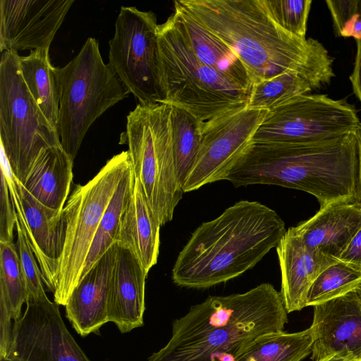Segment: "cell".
I'll use <instances>...</instances> for the list:
<instances>
[{"label": "cell", "instance_id": "cell-25", "mask_svg": "<svg viewBox=\"0 0 361 361\" xmlns=\"http://www.w3.org/2000/svg\"><path fill=\"white\" fill-rule=\"evenodd\" d=\"M314 338L311 327L294 333L263 334L243 348L236 361H301L312 353Z\"/></svg>", "mask_w": 361, "mask_h": 361}, {"label": "cell", "instance_id": "cell-11", "mask_svg": "<svg viewBox=\"0 0 361 361\" xmlns=\"http://www.w3.org/2000/svg\"><path fill=\"white\" fill-rule=\"evenodd\" d=\"M361 122L353 104L326 94L296 96L269 111L253 142H305L357 133Z\"/></svg>", "mask_w": 361, "mask_h": 361}, {"label": "cell", "instance_id": "cell-26", "mask_svg": "<svg viewBox=\"0 0 361 361\" xmlns=\"http://www.w3.org/2000/svg\"><path fill=\"white\" fill-rule=\"evenodd\" d=\"M27 290L16 245L0 242V320L18 322Z\"/></svg>", "mask_w": 361, "mask_h": 361}, {"label": "cell", "instance_id": "cell-35", "mask_svg": "<svg viewBox=\"0 0 361 361\" xmlns=\"http://www.w3.org/2000/svg\"><path fill=\"white\" fill-rule=\"evenodd\" d=\"M336 260L361 272V228Z\"/></svg>", "mask_w": 361, "mask_h": 361}, {"label": "cell", "instance_id": "cell-6", "mask_svg": "<svg viewBox=\"0 0 361 361\" xmlns=\"http://www.w3.org/2000/svg\"><path fill=\"white\" fill-rule=\"evenodd\" d=\"M55 72L59 90L57 132L61 147L74 160L94 121L130 92L104 62L94 37H88L78 55Z\"/></svg>", "mask_w": 361, "mask_h": 361}, {"label": "cell", "instance_id": "cell-23", "mask_svg": "<svg viewBox=\"0 0 361 361\" xmlns=\"http://www.w3.org/2000/svg\"><path fill=\"white\" fill-rule=\"evenodd\" d=\"M73 159L61 145L43 149L22 183L43 205L62 211L73 180Z\"/></svg>", "mask_w": 361, "mask_h": 361}, {"label": "cell", "instance_id": "cell-37", "mask_svg": "<svg viewBox=\"0 0 361 361\" xmlns=\"http://www.w3.org/2000/svg\"><path fill=\"white\" fill-rule=\"evenodd\" d=\"M340 37H352L355 40L361 39V13L359 10L345 23Z\"/></svg>", "mask_w": 361, "mask_h": 361}, {"label": "cell", "instance_id": "cell-2", "mask_svg": "<svg viewBox=\"0 0 361 361\" xmlns=\"http://www.w3.org/2000/svg\"><path fill=\"white\" fill-rule=\"evenodd\" d=\"M224 180L235 188L260 184L302 190L320 207L355 202L357 133L305 142H253Z\"/></svg>", "mask_w": 361, "mask_h": 361}, {"label": "cell", "instance_id": "cell-13", "mask_svg": "<svg viewBox=\"0 0 361 361\" xmlns=\"http://www.w3.org/2000/svg\"><path fill=\"white\" fill-rule=\"evenodd\" d=\"M6 361H91L66 328L59 305L28 299L14 323Z\"/></svg>", "mask_w": 361, "mask_h": 361}, {"label": "cell", "instance_id": "cell-31", "mask_svg": "<svg viewBox=\"0 0 361 361\" xmlns=\"http://www.w3.org/2000/svg\"><path fill=\"white\" fill-rule=\"evenodd\" d=\"M271 18L283 30L306 38L312 0H262Z\"/></svg>", "mask_w": 361, "mask_h": 361}, {"label": "cell", "instance_id": "cell-41", "mask_svg": "<svg viewBox=\"0 0 361 361\" xmlns=\"http://www.w3.org/2000/svg\"><path fill=\"white\" fill-rule=\"evenodd\" d=\"M357 293L361 297V286L359 287V288L357 290Z\"/></svg>", "mask_w": 361, "mask_h": 361}, {"label": "cell", "instance_id": "cell-36", "mask_svg": "<svg viewBox=\"0 0 361 361\" xmlns=\"http://www.w3.org/2000/svg\"><path fill=\"white\" fill-rule=\"evenodd\" d=\"M356 54L353 70L350 75L353 93L361 104V39L355 40Z\"/></svg>", "mask_w": 361, "mask_h": 361}, {"label": "cell", "instance_id": "cell-8", "mask_svg": "<svg viewBox=\"0 0 361 361\" xmlns=\"http://www.w3.org/2000/svg\"><path fill=\"white\" fill-rule=\"evenodd\" d=\"M131 166L128 151L114 156L85 185H76L61 213L63 246L54 301L66 306L80 279L100 220Z\"/></svg>", "mask_w": 361, "mask_h": 361}, {"label": "cell", "instance_id": "cell-16", "mask_svg": "<svg viewBox=\"0 0 361 361\" xmlns=\"http://www.w3.org/2000/svg\"><path fill=\"white\" fill-rule=\"evenodd\" d=\"M311 328V359L319 361L337 353L361 357V297L357 291L315 305Z\"/></svg>", "mask_w": 361, "mask_h": 361}, {"label": "cell", "instance_id": "cell-5", "mask_svg": "<svg viewBox=\"0 0 361 361\" xmlns=\"http://www.w3.org/2000/svg\"><path fill=\"white\" fill-rule=\"evenodd\" d=\"M163 104L208 121L247 105L250 92L202 63L171 16L158 26Z\"/></svg>", "mask_w": 361, "mask_h": 361}, {"label": "cell", "instance_id": "cell-4", "mask_svg": "<svg viewBox=\"0 0 361 361\" xmlns=\"http://www.w3.org/2000/svg\"><path fill=\"white\" fill-rule=\"evenodd\" d=\"M287 314L280 292L268 283L209 296L173 322L170 339L147 361H209L216 353L235 357L257 337L283 331Z\"/></svg>", "mask_w": 361, "mask_h": 361}, {"label": "cell", "instance_id": "cell-14", "mask_svg": "<svg viewBox=\"0 0 361 361\" xmlns=\"http://www.w3.org/2000/svg\"><path fill=\"white\" fill-rule=\"evenodd\" d=\"M74 0H1L0 50L49 49Z\"/></svg>", "mask_w": 361, "mask_h": 361}, {"label": "cell", "instance_id": "cell-43", "mask_svg": "<svg viewBox=\"0 0 361 361\" xmlns=\"http://www.w3.org/2000/svg\"></svg>", "mask_w": 361, "mask_h": 361}, {"label": "cell", "instance_id": "cell-38", "mask_svg": "<svg viewBox=\"0 0 361 361\" xmlns=\"http://www.w3.org/2000/svg\"><path fill=\"white\" fill-rule=\"evenodd\" d=\"M357 148H358V185L357 199L355 203L361 206V127L357 132Z\"/></svg>", "mask_w": 361, "mask_h": 361}, {"label": "cell", "instance_id": "cell-21", "mask_svg": "<svg viewBox=\"0 0 361 361\" xmlns=\"http://www.w3.org/2000/svg\"><path fill=\"white\" fill-rule=\"evenodd\" d=\"M160 227L142 184L135 176L130 195L121 216L116 243L133 252L147 274L157 262Z\"/></svg>", "mask_w": 361, "mask_h": 361}, {"label": "cell", "instance_id": "cell-29", "mask_svg": "<svg viewBox=\"0 0 361 361\" xmlns=\"http://www.w3.org/2000/svg\"><path fill=\"white\" fill-rule=\"evenodd\" d=\"M317 90L312 83L296 71H287L252 86L247 106L270 111L288 100Z\"/></svg>", "mask_w": 361, "mask_h": 361}, {"label": "cell", "instance_id": "cell-39", "mask_svg": "<svg viewBox=\"0 0 361 361\" xmlns=\"http://www.w3.org/2000/svg\"><path fill=\"white\" fill-rule=\"evenodd\" d=\"M359 359L346 353H337L319 361H357Z\"/></svg>", "mask_w": 361, "mask_h": 361}, {"label": "cell", "instance_id": "cell-30", "mask_svg": "<svg viewBox=\"0 0 361 361\" xmlns=\"http://www.w3.org/2000/svg\"><path fill=\"white\" fill-rule=\"evenodd\" d=\"M361 272L337 262L324 269L314 280L307 295V306H315L357 291Z\"/></svg>", "mask_w": 361, "mask_h": 361}, {"label": "cell", "instance_id": "cell-22", "mask_svg": "<svg viewBox=\"0 0 361 361\" xmlns=\"http://www.w3.org/2000/svg\"><path fill=\"white\" fill-rule=\"evenodd\" d=\"M195 56L243 90L250 92L247 72L235 54L192 17L178 1L171 15Z\"/></svg>", "mask_w": 361, "mask_h": 361}, {"label": "cell", "instance_id": "cell-28", "mask_svg": "<svg viewBox=\"0 0 361 361\" xmlns=\"http://www.w3.org/2000/svg\"><path fill=\"white\" fill-rule=\"evenodd\" d=\"M134 177L131 165L117 186L100 220L81 277L116 243L121 216L130 195Z\"/></svg>", "mask_w": 361, "mask_h": 361}, {"label": "cell", "instance_id": "cell-40", "mask_svg": "<svg viewBox=\"0 0 361 361\" xmlns=\"http://www.w3.org/2000/svg\"><path fill=\"white\" fill-rule=\"evenodd\" d=\"M209 361H236L234 356L228 353L214 354Z\"/></svg>", "mask_w": 361, "mask_h": 361}, {"label": "cell", "instance_id": "cell-1", "mask_svg": "<svg viewBox=\"0 0 361 361\" xmlns=\"http://www.w3.org/2000/svg\"><path fill=\"white\" fill-rule=\"evenodd\" d=\"M224 42L246 69L252 86L296 71L319 90L335 76L334 58L318 40L300 38L280 27L262 0H178Z\"/></svg>", "mask_w": 361, "mask_h": 361}, {"label": "cell", "instance_id": "cell-24", "mask_svg": "<svg viewBox=\"0 0 361 361\" xmlns=\"http://www.w3.org/2000/svg\"><path fill=\"white\" fill-rule=\"evenodd\" d=\"M49 49L31 50L19 58L23 80L32 97L52 126L57 130L59 90L55 67L49 59Z\"/></svg>", "mask_w": 361, "mask_h": 361}, {"label": "cell", "instance_id": "cell-3", "mask_svg": "<svg viewBox=\"0 0 361 361\" xmlns=\"http://www.w3.org/2000/svg\"><path fill=\"white\" fill-rule=\"evenodd\" d=\"M286 232L274 209L257 201H238L192 232L173 267L172 280L190 288L230 281L254 267Z\"/></svg>", "mask_w": 361, "mask_h": 361}, {"label": "cell", "instance_id": "cell-27", "mask_svg": "<svg viewBox=\"0 0 361 361\" xmlns=\"http://www.w3.org/2000/svg\"><path fill=\"white\" fill-rule=\"evenodd\" d=\"M203 123L190 111L171 105L173 152L178 178L182 187L200 149Z\"/></svg>", "mask_w": 361, "mask_h": 361}, {"label": "cell", "instance_id": "cell-15", "mask_svg": "<svg viewBox=\"0 0 361 361\" xmlns=\"http://www.w3.org/2000/svg\"><path fill=\"white\" fill-rule=\"evenodd\" d=\"M8 188L18 220L39 264L44 284L54 293L63 246L62 211L41 204L18 180V183H9Z\"/></svg>", "mask_w": 361, "mask_h": 361}, {"label": "cell", "instance_id": "cell-17", "mask_svg": "<svg viewBox=\"0 0 361 361\" xmlns=\"http://www.w3.org/2000/svg\"><path fill=\"white\" fill-rule=\"evenodd\" d=\"M281 273V295L288 313L307 307V295L317 276L338 261L308 246L289 228L276 247Z\"/></svg>", "mask_w": 361, "mask_h": 361}, {"label": "cell", "instance_id": "cell-20", "mask_svg": "<svg viewBox=\"0 0 361 361\" xmlns=\"http://www.w3.org/2000/svg\"><path fill=\"white\" fill-rule=\"evenodd\" d=\"M361 228V206L336 202L320 207L310 219L291 227L310 247L335 259Z\"/></svg>", "mask_w": 361, "mask_h": 361}, {"label": "cell", "instance_id": "cell-33", "mask_svg": "<svg viewBox=\"0 0 361 361\" xmlns=\"http://www.w3.org/2000/svg\"><path fill=\"white\" fill-rule=\"evenodd\" d=\"M16 211L11 197L5 176L1 172L0 188V242L11 243L17 221Z\"/></svg>", "mask_w": 361, "mask_h": 361}, {"label": "cell", "instance_id": "cell-42", "mask_svg": "<svg viewBox=\"0 0 361 361\" xmlns=\"http://www.w3.org/2000/svg\"><path fill=\"white\" fill-rule=\"evenodd\" d=\"M357 361H361V357Z\"/></svg>", "mask_w": 361, "mask_h": 361}, {"label": "cell", "instance_id": "cell-9", "mask_svg": "<svg viewBox=\"0 0 361 361\" xmlns=\"http://www.w3.org/2000/svg\"><path fill=\"white\" fill-rule=\"evenodd\" d=\"M19 58L13 50L1 54L0 140L13 173L23 183L39 153L61 145V140L27 87Z\"/></svg>", "mask_w": 361, "mask_h": 361}, {"label": "cell", "instance_id": "cell-32", "mask_svg": "<svg viewBox=\"0 0 361 361\" xmlns=\"http://www.w3.org/2000/svg\"><path fill=\"white\" fill-rule=\"evenodd\" d=\"M16 228L17 232L16 245L25 276L27 290V300L41 299L47 295L38 262L30 247L25 231L18 219Z\"/></svg>", "mask_w": 361, "mask_h": 361}, {"label": "cell", "instance_id": "cell-12", "mask_svg": "<svg viewBox=\"0 0 361 361\" xmlns=\"http://www.w3.org/2000/svg\"><path fill=\"white\" fill-rule=\"evenodd\" d=\"M268 112L245 106L204 122L200 149L183 185V192L223 180L253 143Z\"/></svg>", "mask_w": 361, "mask_h": 361}, {"label": "cell", "instance_id": "cell-19", "mask_svg": "<svg viewBox=\"0 0 361 361\" xmlns=\"http://www.w3.org/2000/svg\"><path fill=\"white\" fill-rule=\"evenodd\" d=\"M109 300V321L121 333L143 325L147 273L136 256L116 243Z\"/></svg>", "mask_w": 361, "mask_h": 361}, {"label": "cell", "instance_id": "cell-7", "mask_svg": "<svg viewBox=\"0 0 361 361\" xmlns=\"http://www.w3.org/2000/svg\"><path fill=\"white\" fill-rule=\"evenodd\" d=\"M170 112L167 104H138L127 116L123 135L134 175L161 226L173 219L184 193L176 169Z\"/></svg>", "mask_w": 361, "mask_h": 361}, {"label": "cell", "instance_id": "cell-34", "mask_svg": "<svg viewBox=\"0 0 361 361\" xmlns=\"http://www.w3.org/2000/svg\"><path fill=\"white\" fill-rule=\"evenodd\" d=\"M360 0H327L326 4L332 17L334 28L337 36L345 23L359 10Z\"/></svg>", "mask_w": 361, "mask_h": 361}, {"label": "cell", "instance_id": "cell-10", "mask_svg": "<svg viewBox=\"0 0 361 361\" xmlns=\"http://www.w3.org/2000/svg\"><path fill=\"white\" fill-rule=\"evenodd\" d=\"M157 18L122 6L109 41V64L140 104H163Z\"/></svg>", "mask_w": 361, "mask_h": 361}, {"label": "cell", "instance_id": "cell-18", "mask_svg": "<svg viewBox=\"0 0 361 361\" xmlns=\"http://www.w3.org/2000/svg\"><path fill=\"white\" fill-rule=\"evenodd\" d=\"M116 245L82 276L65 307L66 316L81 336L98 334L109 321V300Z\"/></svg>", "mask_w": 361, "mask_h": 361}]
</instances>
